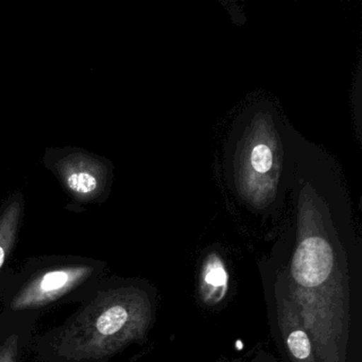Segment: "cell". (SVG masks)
Segmentation results:
<instances>
[{
    "instance_id": "1",
    "label": "cell",
    "mask_w": 362,
    "mask_h": 362,
    "mask_svg": "<svg viewBox=\"0 0 362 362\" xmlns=\"http://www.w3.org/2000/svg\"><path fill=\"white\" fill-rule=\"evenodd\" d=\"M289 192L296 243L284 287L313 340L319 362H346L349 284L340 226L351 202L336 160L288 124Z\"/></svg>"
},
{
    "instance_id": "8",
    "label": "cell",
    "mask_w": 362,
    "mask_h": 362,
    "mask_svg": "<svg viewBox=\"0 0 362 362\" xmlns=\"http://www.w3.org/2000/svg\"><path fill=\"white\" fill-rule=\"evenodd\" d=\"M228 273L223 259L217 253L207 255L200 274V296L203 302L216 305L226 298Z\"/></svg>"
},
{
    "instance_id": "6",
    "label": "cell",
    "mask_w": 362,
    "mask_h": 362,
    "mask_svg": "<svg viewBox=\"0 0 362 362\" xmlns=\"http://www.w3.org/2000/svg\"><path fill=\"white\" fill-rule=\"evenodd\" d=\"M276 313L279 332L291 362H319L313 340L302 317L284 285L276 291Z\"/></svg>"
},
{
    "instance_id": "9",
    "label": "cell",
    "mask_w": 362,
    "mask_h": 362,
    "mask_svg": "<svg viewBox=\"0 0 362 362\" xmlns=\"http://www.w3.org/2000/svg\"><path fill=\"white\" fill-rule=\"evenodd\" d=\"M24 201L16 197L10 201L0 213V276L5 270L6 262L13 251L23 217Z\"/></svg>"
},
{
    "instance_id": "7",
    "label": "cell",
    "mask_w": 362,
    "mask_h": 362,
    "mask_svg": "<svg viewBox=\"0 0 362 362\" xmlns=\"http://www.w3.org/2000/svg\"><path fill=\"white\" fill-rule=\"evenodd\" d=\"M37 315L0 313V362H22L33 346Z\"/></svg>"
},
{
    "instance_id": "3",
    "label": "cell",
    "mask_w": 362,
    "mask_h": 362,
    "mask_svg": "<svg viewBox=\"0 0 362 362\" xmlns=\"http://www.w3.org/2000/svg\"><path fill=\"white\" fill-rule=\"evenodd\" d=\"M287 124L269 100L250 103L233 122L224 153L226 183L252 213L276 214L289 192Z\"/></svg>"
},
{
    "instance_id": "2",
    "label": "cell",
    "mask_w": 362,
    "mask_h": 362,
    "mask_svg": "<svg viewBox=\"0 0 362 362\" xmlns=\"http://www.w3.org/2000/svg\"><path fill=\"white\" fill-rule=\"evenodd\" d=\"M154 304L144 286L105 276L61 325L35 336L39 362H107L147 339Z\"/></svg>"
},
{
    "instance_id": "5",
    "label": "cell",
    "mask_w": 362,
    "mask_h": 362,
    "mask_svg": "<svg viewBox=\"0 0 362 362\" xmlns=\"http://www.w3.org/2000/svg\"><path fill=\"white\" fill-rule=\"evenodd\" d=\"M57 169L67 189L80 201H95L107 187L109 169L86 154L65 156L57 164Z\"/></svg>"
},
{
    "instance_id": "4",
    "label": "cell",
    "mask_w": 362,
    "mask_h": 362,
    "mask_svg": "<svg viewBox=\"0 0 362 362\" xmlns=\"http://www.w3.org/2000/svg\"><path fill=\"white\" fill-rule=\"evenodd\" d=\"M107 264L94 258L49 256L29 259L0 276V313L35 315L64 303H81L105 276Z\"/></svg>"
}]
</instances>
